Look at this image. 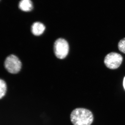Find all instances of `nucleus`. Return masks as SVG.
Listing matches in <instances>:
<instances>
[{"label":"nucleus","instance_id":"nucleus-1","mask_svg":"<svg viewBox=\"0 0 125 125\" xmlns=\"http://www.w3.org/2000/svg\"><path fill=\"white\" fill-rule=\"evenodd\" d=\"M70 120L74 125H90L93 121V115L88 109L77 108L72 112Z\"/></svg>","mask_w":125,"mask_h":125},{"label":"nucleus","instance_id":"nucleus-2","mask_svg":"<svg viewBox=\"0 0 125 125\" xmlns=\"http://www.w3.org/2000/svg\"><path fill=\"white\" fill-rule=\"evenodd\" d=\"M69 47L66 40L62 38L57 39L54 44V51L57 58L62 59L67 56Z\"/></svg>","mask_w":125,"mask_h":125},{"label":"nucleus","instance_id":"nucleus-3","mask_svg":"<svg viewBox=\"0 0 125 125\" xmlns=\"http://www.w3.org/2000/svg\"><path fill=\"white\" fill-rule=\"evenodd\" d=\"M4 66L5 68L9 72L12 74H16L20 71L22 63L17 56L11 55L6 59Z\"/></svg>","mask_w":125,"mask_h":125},{"label":"nucleus","instance_id":"nucleus-4","mask_svg":"<svg viewBox=\"0 0 125 125\" xmlns=\"http://www.w3.org/2000/svg\"><path fill=\"white\" fill-rule=\"evenodd\" d=\"M123 61V57L120 54L116 52H111L105 57L104 63L106 66L111 69H117Z\"/></svg>","mask_w":125,"mask_h":125},{"label":"nucleus","instance_id":"nucleus-5","mask_svg":"<svg viewBox=\"0 0 125 125\" xmlns=\"http://www.w3.org/2000/svg\"><path fill=\"white\" fill-rule=\"evenodd\" d=\"M45 27L44 25L40 22H36L34 23L31 27L32 33L35 36H38L41 35L44 32Z\"/></svg>","mask_w":125,"mask_h":125},{"label":"nucleus","instance_id":"nucleus-6","mask_svg":"<svg viewBox=\"0 0 125 125\" xmlns=\"http://www.w3.org/2000/svg\"><path fill=\"white\" fill-rule=\"evenodd\" d=\"M19 6L20 9L23 11H30L33 9L32 4L31 0H21Z\"/></svg>","mask_w":125,"mask_h":125},{"label":"nucleus","instance_id":"nucleus-7","mask_svg":"<svg viewBox=\"0 0 125 125\" xmlns=\"http://www.w3.org/2000/svg\"><path fill=\"white\" fill-rule=\"evenodd\" d=\"M7 91L6 83L3 80H0V99H1L5 96Z\"/></svg>","mask_w":125,"mask_h":125},{"label":"nucleus","instance_id":"nucleus-8","mask_svg":"<svg viewBox=\"0 0 125 125\" xmlns=\"http://www.w3.org/2000/svg\"><path fill=\"white\" fill-rule=\"evenodd\" d=\"M118 48L121 52L125 54V38L121 39L118 43Z\"/></svg>","mask_w":125,"mask_h":125},{"label":"nucleus","instance_id":"nucleus-9","mask_svg":"<svg viewBox=\"0 0 125 125\" xmlns=\"http://www.w3.org/2000/svg\"><path fill=\"white\" fill-rule=\"evenodd\" d=\"M123 86H124V88L125 89V77L124 78V80H123Z\"/></svg>","mask_w":125,"mask_h":125}]
</instances>
